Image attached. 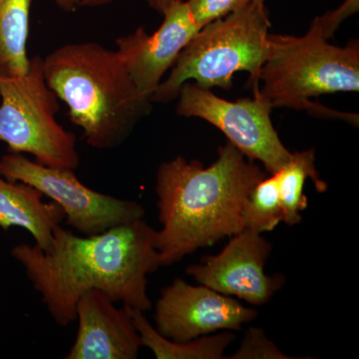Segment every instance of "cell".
<instances>
[{
	"mask_svg": "<svg viewBox=\"0 0 359 359\" xmlns=\"http://www.w3.org/2000/svg\"><path fill=\"white\" fill-rule=\"evenodd\" d=\"M155 233L144 219L83 237L59 226L50 250L18 244L11 255L53 320L67 327L76 320L80 297L91 290L144 313L152 309L148 275L161 268Z\"/></svg>",
	"mask_w": 359,
	"mask_h": 359,
	"instance_id": "1",
	"label": "cell"
},
{
	"mask_svg": "<svg viewBox=\"0 0 359 359\" xmlns=\"http://www.w3.org/2000/svg\"><path fill=\"white\" fill-rule=\"evenodd\" d=\"M264 177L255 161L228 141L210 166L180 155L163 162L156 174L162 229L154 241L161 266L245 230V201Z\"/></svg>",
	"mask_w": 359,
	"mask_h": 359,
	"instance_id": "2",
	"label": "cell"
},
{
	"mask_svg": "<svg viewBox=\"0 0 359 359\" xmlns=\"http://www.w3.org/2000/svg\"><path fill=\"white\" fill-rule=\"evenodd\" d=\"M42 68L71 122L96 150L121 146L152 112V97L138 89L116 49L94 41L61 45L42 58Z\"/></svg>",
	"mask_w": 359,
	"mask_h": 359,
	"instance_id": "3",
	"label": "cell"
},
{
	"mask_svg": "<svg viewBox=\"0 0 359 359\" xmlns=\"http://www.w3.org/2000/svg\"><path fill=\"white\" fill-rule=\"evenodd\" d=\"M252 91L275 108L311 111L321 117L339 118L358 125V116L325 109L311 98L359 91V44L330 43L313 20L301 36L269 33L266 58Z\"/></svg>",
	"mask_w": 359,
	"mask_h": 359,
	"instance_id": "4",
	"label": "cell"
},
{
	"mask_svg": "<svg viewBox=\"0 0 359 359\" xmlns=\"http://www.w3.org/2000/svg\"><path fill=\"white\" fill-rule=\"evenodd\" d=\"M271 25L264 0H252L233 13L203 26L156 89L153 102L175 100L187 82L229 91L236 73L243 71L249 73L252 88H256Z\"/></svg>",
	"mask_w": 359,
	"mask_h": 359,
	"instance_id": "5",
	"label": "cell"
},
{
	"mask_svg": "<svg viewBox=\"0 0 359 359\" xmlns=\"http://www.w3.org/2000/svg\"><path fill=\"white\" fill-rule=\"evenodd\" d=\"M0 141L11 153L29 154L46 166L80 165L76 137L56 119L59 99L45 80L42 58H30L25 74L0 76Z\"/></svg>",
	"mask_w": 359,
	"mask_h": 359,
	"instance_id": "6",
	"label": "cell"
},
{
	"mask_svg": "<svg viewBox=\"0 0 359 359\" xmlns=\"http://www.w3.org/2000/svg\"><path fill=\"white\" fill-rule=\"evenodd\" d=\"M176 112L186 118L204 120L223 132L228 142L250 160L259 161L269 175L276 173L290 159L271 121L273 107L252 91V97L229 101L194 82L180 88Z\"/></svg>",
	"mask_w": 359,
	"mask_h": 359,
	"instance_id": "7",
	"label": "cell"
},
{
	"mask_svg": "<svg viewBox=\"0 0 359 359\" xmlns=\"http://www.w3.org/2000/svg\"><path fill=\"white\" fill-rule=\"evenodd\" d=\"M69 168L46 166L20 153L0 159V174L34 187L65 212L66 223L84 236L103 233L120 224L144 219L143 205L97 192L85 186Z\"/></svg>",
	"mask_w": 359,
	"mask_h": 359,
	"instance_id": "8",
	"label": "cell"
},
{
	"mask_svg": "<svg viewBox=\"0 0 359 359\" xmlns=\"http://www.w3.org/2000/svg\"><path fill=\"white\" fill-rule=\"evenodd\" d=\"M257 316L233 297L177 278L161 292L154 318L163 337L184 342L221 330L238 332Z\"/></svg>",
	"mask_w": 359,
	"mask_h": 359,
	"instance_id": "9",
	"label": "cell"
},
{
	"mask_svg": "<svg viewBox=\"0 0 359 359\" xmlns=\"http://www.w3.org/2000/svg\"><path fill=\"white\" fill-rule=\"evenodd\" d=\"M271 250L262 233L245 229L231 236L219 255L203 257L200 264L188 266L186 273L219 294L263 306L285 285V276L264 273Z\"/></svg>",
	"mask_w": 359,
	"mask_h": 359,
	"instance_id": "10",
	"label": "cell"
},
{
	"mask_svg": "<svg viewBox=\"0 0 359 359\" xmlns=\"http://www.w3.org/2000/svg\"><path fill=\"white\" fill-rule=\"evenodd\" d=\"M163 21L155 32L145 28L116 39V50L121 56L134 83L142 93L150 97L186 45L199 32L186 0H179L162 13ZM153 100V99H152Z\"/></svg>",
	"mask_w": 359,
	"mask_h": 359,
	"instance_id": "11",
	"label": "cell"
},
{
	"mask_svg": "<svg viewBox=\"0 0 359 359\" xmlns=\"http://www.w3.org/2000/svg\"><path fill=\"white\" fill-rule=\"evenodd\" d=\"M76 320V339L66 359L138 358L142 342L131 316L101 290H91L80 297Z\"/></svg>",
	"mask_w": 359,
	"mask_h": 359,
	"instance_id": "12",
	"label": "cell"
},
{
	"mask_svg": "<svg viewBox=\"0 0 359 359\" xmlns=\"http://www.w3.org/2000/svg\"><path fill=\"white\" fill-rule=\"evenodd\" d=\"M43 194L22 182L9 181L0 174V228L18 226L29 231L35 244L50 250L54 231L65 219L56 203L43 202Z\"/></svg>",
	"mask_w": 359,
	"mask_h": 359,
	"instance_id": "13",
	"label": "cell"
},
{
	"mask_svg": "<svg viewBox=\"0 0 359 359\" xmlns=\"http://www.w3.org/2000/svg\"><path fill=\"white\" fill-rule=\"evenodd\" d=\"M125 308L140 335L142 346L148 347L158 359H222L226 347L235 340L231 332H223L189 341H174L163 337L144 316V311Z\"/></svg>",
	"mask_w": 359,
	"mask_h": 359,
	"instance_id": "14",
	"label": "cell"
},
{
	"mask_svg": "<svg viewBox=\"0 0 359 359\" xmlns=\"http://www.w3.org/2000/svg\"><path fill=\"white\" fill-rule=\"evenodd\" d=\"M33 0H0V76H21L29 68L27 54Z\"/></svg>",
	"mask_w": 359,
	"mask_h": 359,
	"instance_id": "15",
	"label": "cell"
},
{
	"mask_svg": "<svg viewBox=\"0 0 359 359\" xmlns=\"http://www.w3.org/2000/svg\"><path fill=\"white\" fill-rule=\"evenodd\" d=\"M273 175L278 182L283 222L287 226L301 223L302 212L308 208V198L304 193L306 180L311 179L320 193L327 189L316 170L314 148L292 153L289 162Z\"/></svg>",
	"mask_w": 359,
	"mask_h": 359,
	"instance_id": "16",
	"label": "cell"
},
{
	"mask_svg": "<svg viewBox=\"0 0 359 359\" xmlns=\"http://www.w3.org/2000/svg\"><path fill=\"white\" fill-rule=\"evenodd\" d=\"M244 229L266 233L283 222L282 207L275 175L264 177L252 189L243 209Z\"/></svg>",
	"mask_w": 359,
	"mask_h": 359,
	"instance_id": "17",
	"label": "cell"
},
{
	"mask_svg": "<svg viewBox=\"0 0 359 359\" xmlns=\"http://www.w3.org/2000/svg\"><path fill=\"white\" fill-rule=\"evenodd\" d=\"M231 359H290L271 341L261 328L250 327Z\"/></svg>",
	"mask_w": 359,
	"mask_h": 359,
	"instance_id": "18",
	"label": "cell"
},
{
	"mask_svg": "<svg viewBox=\"0 0 359 359\" xmlns=\"http://www.w3.org/2000/svg\"><path fill=\"white\" fill-rule=\"evenodd\" d=\"M252 0H186L194 20L203 26L233 13Z\"/></svg>",
	"mask_w": 359,
	"mask_h": 359,
	"instance_id": "19",
	"label": "cell"
},
{
	"mask_svg": "<svg viewBox=\"0 0 359 359\" xmlns=\"http://www.w3.org/2000/svg\"><path fill=\"white\" fill-rule=\"evenodd\" d=\"M358 8L359 0H344L337 9L328 11L323 15L316 16L314 20L320 26L323 35L330 39L334 36V32L344 20L358 13Z\"/></svg>",
	"mask_w": 359,
	"mask_h": 359,
	"instance_id": "20",
	"label": "cell"
},
{
	"mask_svg": "<svg viewBox=\"0 0 359 359\" xmlns=\"http://www.w3.org/2000/svg\"><path fill=\"white\" fill-rule=\"evenodd\" d=\"M115 1H117V0H81L80 7L96 8V7L109 6ZM142 1L147 4L151 8L154 9L157 13L162 14L168 7L171 6L172 4L179 1V0H142Z\"/></svg>",
	"mask_w": 359,
	"mask_h": 359,
	"instance_id": "21",
	"label": "cell"
},
{
	"mask_svg": "<svg viewBox=\"0 0 359 359\" xmlns=\"http://www.w3.org/2000/svg\"><path fill=\"white\" fill-rule=\"evenodd\" d=\"M54 4L66 13H75L81 6V0H53Z\"/></svg>",
	"mask_w": 359,
	"mask_h": 359,
	"instance_id": "22",
	"label": "cell"
}]
</instances>
